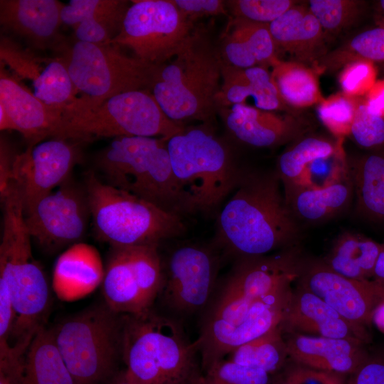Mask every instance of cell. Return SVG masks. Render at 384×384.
Masks as SVG:
<instances>
[{
    "label": "cell",
    "mask_w": 384,
    "mask_h": 384,
    "mask_svg": "<svg viewBox=\"0 0 384 384\" xmlns=\"http://www.w3.org/2000/svg\"><path fill=\"white\" fill-rule=\"evenodd\" d=\"M18 384H75L52 328L41 327L33 338L23 358Z\"/></svg>",
    "instance_id": "30"
},
{
    "label": "cell",
    "mask_w": 384,
    "mask_h": 384,
    "mask_svg": "<svg viewBox=\"0 0 384 384\" xmlns=\"http://www.w3.org/2000/svg\"><path fill=\"white\" fill-rule=\"evenodd\" d=\"M350 135L365 148L384 144V118L370 112L364 99L358 98Z\"/></svg>",
    "instance_id": "41"
},
{
    "label": "cell",
    "mask_w": 384,
    "mask_h": 384,
    "mask_svg": "<svg viewBox=\"0 0 384 384\" xmlns=\"http://www.w3.org/2000/svg\"><path fill=\"white\" fill-rule=\"evenodd\" d=\"M279 326L284 334L355 339L367 344L371 340L331 306L299 285L292 292Z\"/></svg>",
    "instance_id": "22"
},
{
    "label": "cell",
    "mask_w": 384,
    "mask_h": 384,
    "mask_svg": "<svg viewBox=\"0 0 384 384\" xmlns=\"http://www.w3.org/2000/svg\"><path fill=\"white\" fill-rule=\"evenodd\" d=\"M361 4L353 0H311L308 7L323 30L338 31L358 17Z\"/></svg>",
    "instance_id": "38"
},
{
    "label": "cell",
    "mask_w": 384,
    "mask_h": 384,
    "mask_svg": "<svg viewBox=\"0 0 384 384\" xmlns=\"http://www.w3.org/2000/svg\"><path fill=\"white\" fill-rule=\"evenodd\" d=\"M218 47L222 63L246 68L278 59L269 24L230 17Z\"/></svg>",
    "instance_id": "25"
},
{
    "label": "cell",
    "mask_w": 384,
    "mask_h": 384,
    "mask_svg": "<svg viewBox=\"0 0 384 384\" xmlns=\"http://www.w3.org/2000/svg\"><path fill=\"white\" fill-rule=\"evenodd\" d=\"M221 257L213 245L186 243L162 260L163 282L157 300L166 314L180 320L204 311L218 284Z\"/></svg>",
    "instance_id": "12"
},
{
    "label": "cell",
    "mask_w": 384,
    "mask_h": 384,
    "mask_svg": "<svg viewBox=\"0 0 384 384\" xmlns=\"http://www.w3.org/2000/svg\"><path fill=\"white\" fill-rule=\"evenodd\" d=\"M226 131L238 142L255 146L271 147L302 135L304 127L292 117L247 104H237L218 110Z\"/></svg>",
    "instance_id": "20"
},
{
    "label": "cell",
    "mask_w": 384,
    "mask_h": 384,
    "mask_svg": "<svg viewBox=\"0 0 384 384\" xmlns=\"http://www.w3.org/2000/svg\"><path fill=\"white\" fill-rule=\"evenodd\" d=\"M347 384H384V345L368 347L365 359L348 375Z\"/></svg>",
    "instance_id": "45"
},
{
    "label": "cell",
    "mask_w": 384,
    "mask_h": 384,
    "mask_svg": "<svg viewBox=\"0 0 384 384\" xmlns=\"http://www.w3.org/2000/svg\"><path fill=\"white\" fill-rule=\"evenodd\" d=\"M124 314L105 302L89 306L52 327L57 346L75 384L114 378L122 358Z\"/></svg>",
    "instance_id": "10"
},
{
    "label": "cell",
    "mask_w": 384,
    "mask_h": 384,
    "mask_svg": "<svg viewBox=\"0 0 384 384\" xmlns=\"http://www.w3.org/2000/svg\"><path fill=\"white\" fill-rule=\"evenodd\" d=\"M298 285L313 293L370 338L374 310L384 297V285L356 280L331 270L323 260H302Z\"/></svg>",
    "instance_id": "16"
},
{
    "label": "cell",
    "mask_w": 384,
    "mask_h": 384,
    "mask_svg": "<svg viewBox=\"0 0 384 384\" xmlns=\"http://www.w3.org/2000/svg\"><path fill=\"white\" fill-rule=\"evenodd\" d=\"M156 245L111 247L102 292L105 303L120 314L153 309L163 282L162 259Z\"/></svg>",
    "instance_id": "13"
},
{
    "label": "cell",
    "mask_w": 384,
    "mask_h": 384,
    "mask_svg": "<svg viewBox=\"0 0 384 384\" xmlns=\"http://www.w3.org/2000/svg\"><path fill=\"white\" fill-rule=\"evenodd\" d=\"M382 242L351 232L342 233L323 262L334 272L356 280H371Z\"/></svg>",
    "instance_id": "31"
},
{
    "label": "cell",
    "mask_w": 384,
    "mask_h": 384,
    "mask_svg": "<svg viewBox=\"0 0 384 384\" xmlns=\"http://www.w3.org/2000/svg\"><path fill=\"white\" fill-rule=\"evenodd\" d=\"M111 384H136L129 377L126 370L117 373L112 379Z\"/></svg>",
    "instance_id": "52"
},
{
    "label": "cell",
    "mask_w": 384,
    "mask_h": 384,
    "mask_svg": "<svg viewBox=\"0 0 384 384\" xmlns=\"http://www.w3.org/2000/svg\"><path fill=\"white\" fill-rule=\"evenodd\" d=\"M371 280L384 285V242H382V249L377 260Z\"/></svg>",
    "instance_id": "50"
},
{
    "label": "cell",
    "mask_w": 384,
    "mask_h": 384,
    "mask_svg": "<svg viewBox=\"0 0 384 384\" xmlns=\"http://www.w3.org/2000/svg\"><path fill=\"white\" fill-rule=\"evenodd\" d=\"M180 11L193 23L210 16L227 15L225 1L221 0H172Z\"/></svg>",
    "instance_id": "46"
},
{
    "label": "cell",
    "mask_w": 384,
    "mask_h": 384,
    "mask_svg": "<svg viewBox=\"0 0 384 384\" xmlns=\"http://www.w3.org/2000/svg\"><path fill=\"white\" fill-rule=\"evenodd\" d=\"M380 26L384 28V17L380 20Z\"/></svg>",
    "instance_id": "56"
},
{
    "label": "cell",
    "mask_w": 384,
    "mask_h": 384,
    "mask_svg": "<svg viewBox=\"0 0 384 384\" xmlns=\"http://www.w3.org/2000/svg\"><path fill=\"white\" fill-rule=\"evenodd\" d=\"M15 324V312L6 286L0 282V348L10 339Z\"/></svg>",
    "instance_id": "47"
},
{
    "label": "cell",
    "mask_w": 384,
    "mask_h": 384,
    "mask_svg": "<svg viewBox=\"0 0 384 384\" xmlns=\"http://www.w3.org/2000/svg\"><path fill=\"white\" fill-rule=\"evenodd\" d=\"M0 58L19 78L31 82L33 93L45 104L62 107L75 100V85L59 57L39 56L9 37L1 36Z\"/></svg>",
    "instance_id": "18"
},
{
    "label": "cell",
    "mask_w": 384,
    "mask_h": 384,
    "mask_svg": "<svg viewBox=\"0 0 384 384\" xmlns=\"http://www.w3.org/2000/svg\"><path fill=\"white\" fill-rule=\"evenodd\" d=\"M23 215L31 238L48 252L80 242L91 218L85 186L70 177Z\"/></svg>",
    "instance_id": "15"
},
{
    "label": "cell",
    "mask_w": 384,
    "mask_h": 384,
    "mask_svg": "<svg viewBox=\"0 0 384 384\" xmlns=\"http://www.w3.org/2000/svg\"><path fill=\"white\" fill-rule=\"evenodd\" d=\"M225 3L231 17L266 24L295 4L291 0H228Z\"/></svg>",
    "instance_id": "39"
},
{
    "label": "cell",
    "mask_w": 384,
    "mask_h": 384,
    "mask_svg": "<svg viewBox=\"0 0 384 384\" xmlns=\"http://www.w3.org/2000/svg\"><path fill=\"white\" fill-rule=\"evenodd\" d=\"M293 290L271 293L232 267L202 313L195 341L205 373L240 346L282 323Z\"/></svg>",
    "instance_id": "2"
},
{
    "label": "cell",
    "mask_w": 384,
    "mask_h": 384,
    "mask_svg": "<svg viewBox=\"0 0 384 384\" xmlns=\"http://www.w3.org/2000/svg\"><path fill=\"white\" fill-rule=\"evenodd\" d=\"M271 65L272 77L287 105L306 107L324 99L316 75L303 63L277 59Z\"/></svg>",
    "instance_id": "33"
},
{
    "label": "cell",
    "mask_w": 384,
    "mask_h": 384,
    "mask_svg": "<svg viewBox=\"0 0 384 384\" xmlns=\"http://www.w3.org/2000/svg\"><path fill=\"white\" fill-rule=\"evenodd\" d=\"M163 138L120 137L98 153L95 167L105 183L183 217L186 198L174 174Z\"/></svg>",
    "instance_id": "7"
},
{
    "label": "cell",
    "mask_w": 384,
    "mask_h": 384,
    "mask_svg": "<svg viewBox=\"0 0 384 384\" xmlns=\"http://www.w3.org/2000/svg\"><path fill=\"white\" fill-rule=\"evenodd\" d=\"M179 319L153 309L124 314L122 360L136 384H180L201 373Z\"/></svg>",
    "instance_id": "5"
},
{
    "label": "cell",
    "mask_w": 384,
    "mask_h": 384,
    "mask_svg": "<svg viewBox=\"0 0 384 384\" xmlns=\"http://www.w3.org/2000/svg\"><path fill=\"white\" fill-rule=\"evenodd\" d=\"M342 141L306 137L298 139L286 149L278 159L275 172L284 191L298 186L307 166L318 159L336 153L342 146Z\"/></svg>",
    "instance_id": "34"
},
{
    "label": "cell",
    "mask_w": 384,
    "mask_h": 384,
    "mask_svg": "<svg viewBox=\"0 0 384 384\" xmlns=\"http://www.w3.org/2000/svg\"><path fill=\"white\" fill-rule=\"evenodd\" d=\"M372 324L384 334V297L374 310Z\"/></svg>",
    "instance_id": "51"
},
{
    "label": "cell",
    "mask_w": 384,
    "mask_h": 384,
    "mask_svg": "<svg viewBox=\"0 0 384 384\" xmlns=\"http://www.w3.org/2000/svg\"><path fill=\"white\" fill-rule=\"evenodd\" d=\"M105 267L97 250L78 242L58 257L53 272V289L63 301L82 298L102 284Z\"/></svg>",
    "instance_id": "26"
},
{
    "label": "cell",
    "mask_w": 384,
    "mask_h": 384,
    "mask_svg": "<svg viewBox=\"0 0 384 384\" xmlns=\"http://www.w3.org/2000/svg\"><path fill=\"white\" fill-rule=\"evenodd\" d=\"M376 74L371 61L357 58L348 62L339 75L342 92L353 97L366 95L376 82Z\"/></svg>",
    "instance_id": "42"
},
{
    "label": "cell",
    "mask_w": 384,
    "mask_h": 384,
    "mask_svg": "<svg viewBox=\"0 0 384 384\" xmlns=\"http://www.w3.org/2000/svg\"><path fill=\"white\" fill-rule=\"evenodd\" d=\"M0 105L6 110L13 130L20 132L33 146L50 137L62 114V110L49 106L9 75L1 65Z\"/></svg>",
    "instance_id": "23"
},
{
    "label": "cell",
    "mask_w": 384,
    "mask_h": 384,
    "mask_svg": "<svg viewBox=\"0 0 384 384\" xmlns=\"http://www.w3.org/2000/svg\"><path fill=\"white\" fill-rule=\"evenodd\" d=\"M364 100L370 112L384 118V79L375 82Z\"/></svg>",
    "instance_id": "49"
},
{
    "label": "cell",
    "mask_w": 384,
    "mask_h": 384,
    "mask_svg": "<svg viewBox=\"0 0 384 384\" xmlns=\"http://www.w3.org/2000/svg\"><path fill=\"white\" fill-rule=\"evenodd\" d=\"M353 191L349 171L327 186H298L284 191V196L294 218L306 222H320L344 211L350 205Z\"/></svg>",
    "instance_id": "28"
},
{
    "label": "cell",
    "mask_w": 384,
    "mask_h": 384,
    "mask_svg": "<svg viewBox=\"0 0 384 384\" xmlns=\"http://www.w3.org/2000/svg\"><path fill=\"white\" fill-rule=\"evenodd\" d=\"M357 102L358 97L339 92L324 98L318 104L319 119L338 139L350 135Z\"/></svg>",
    "instance_id": "36"
},
{
    "label": "cell",
    "mask_w": 384,
    "mask_h": 384,
    "mask_svg": "<svg viewBox=\"0 0 384 384\" xmlns=\"http://www.w3.org/2000/svg\"><path fill=\"white\" fill-rule=\"evenodd\" d=\"M274 174L243 171L217 213L215 247L235 260L266 255L297 238L295 218Z\"/></svg>",
    "instance_id": "1"
},
{
    "label": "cell",
    "mask_w": 384,
    "mask_h": 384,
    "mask_svg": "<svg viewBox=\"0 0 384 384\" xmlns=\"http://www.w3.org/2000/svg\"><path fill=\"white\" fill-rule=\"evenodd\" d=\"M348 171L349 164L342 146L334 154L318 159L309 165L298 186L323 188L334 183Z\"/></svg>",
    "instance_id": "40"
},
{
    "label": "cell",
    "mask_w": 384,
    "mask_h": 384,
    "mask_svg": "<svg viewBox=\"0 0 384 384\" xmlns=\"http://www.w3.org/2000/svg\"><path fill=\"white\" fill-rule=\"evenodd\" d=\"M6 142L1 139L0 146V193L10 184L13 178V163L15 156H12Z\"/></svg>",
    "instance_id": "48"
},
{
    "label": "cell",
    "mask_w": 384,
    "mask_h": 384,
    "mask_svg": "<svg viewBox=\"0 0 384 384\" xmlns=\"http://www.w3.org/2000/svg\"><path fill=\"white\" fill-rule=\"evenodd\" d=\"M283 334L292 361L346 376L358 368L368 351V344L360 340Z\"/></svg>",
    "instance_id": "21"
},
{
    "label": "cell",
    "mask_w": 384,
    "mask_h": 384,
    "mask_svg": "<svg viewBox=\"0 0 384 384\" xmlns=\"http://www.w3.org/2000/svg\"><path fill=\"white\" fill-rule=\"evenodd\" d=\"M276 48L299 60L313 59L323 40V28L309 7L297 5L269 23Z\"/></svg>",
    "instance_id": "29"
},
{
    "label": "cell",
    "mask_w": 384,
    "mask_h": 384,
    "mask_svg": "<svg viewBox=\"0 0 384 384\" xmlns=\"http://www.w3.org/2000/svg\"><path fill=\"white\" fill-rule=\"evenodd\" d=\"M84 186L96 237L111 247L159 246L186 231L182 216L105 183L93 171Z\"/></svg>",
    "instance_id": "8"
},
{
    "label": "cell",
    "mask_w": 384,
    "mask_h": 384,
    "mask_svg": "<svg viewBox=\"0 0 384 384\" xmlns=\"http://www.w3.org/2000/svg\"><path fill=\"white\" fill-rule=\"evenodd\" d=\"M221 85L216 97L218 110L246 104L252 98L255 107L267 110H282L287 107L270 73L264 66L241 68L222 63Z\"/></svg>",
    "instance_id": "27"
},
{
    "label": "cell",
    "mask_w": 384,
    "mask_h": 384,
    "mask_svg": "<svg viewBox=\"0 0 384 384\" xmlns=\"http://www.w3.org/2000/svg\"><path fill=\"white\" fill-rule=\"evenodd\" d=\"M379 6H380V8L384 11V0H381L379 1Z\"/></svg>",
    "instance_id": "55"
},
{
    "label": "cell",
    "mask_w": 384,
    "mask_h": 384,
    "mask_svg": "<svg viewBox=\"0 0 384 384\" xmlns=\"http://www.w3.org/2000/svg\"><path fill=\"white\" fill-rule=\"evenodd\" d=\"M347 377L309 368L290 360L280 372L272 376V384H347Z\"/></svg>",
    "instance_id": "43"
},
{
    "label": "cell",
    "mask_w": 384,
    "mask_h": 384,
    "mask_svg": "<svg viewBox=\"0 0 384 384\" xmlns=\"http://www.w3.org/2000/svg\"><path fill=\"white\" fill-rule=\"evenodd\" d=\"M185 127L166 116L149 90H142L113 96L95 106L63 108L50 138L72 142L120 137L168 140Z\"/></svg>",
    "instance_id": "9"
},
{
    "label": "cell",
    "mask_w": 384,
    "mask_h": 384,
    "mask_svg": "<svg viewBox=\"0 0 384 384\" xmlns=\"http://www.w3.org/2000/svg\"><path fill=\"white\" fill-rule=\"evenodd\" d=\"M63 5L57 0H1L0 23L32 48L55 51L64 41L59 33Z\"/></svg>",
    "instance_id": "19"
},
{
    "label": "cell",
    "mask_w": 384,
    "mask_h": 384,
    "mask_svg": "<svg viewBox=\"0 0 384 384\" xmlns=\"http://www.w3.org/2000/svg\"><path fill=\"white\" fill-rule=\"evenodd\" d=\"M0 198V282L8 288L15 312L13 332L6 346L0 348V357L20 361L36 332L46 326L51 296L46 277L32 255L31 238L16 184L12 182Z\"/></svg>",
    "instance_id": "3"
},
{
    "label": "cell",
    "mask_w": 384,
    "mask_h": 384,
    "mask_svg": "<svg viewBox=\"0 0 384 384\" xmlns=\"http://www.w3.org/2000/svg\"><path fill=\"white\" fill-rule=\"evenodd\" d=\"M117 35L110 43L159 65L171 58L195 28L172 0L131 1Z\"/></svg>",
    "instance_id": "14"
},
{
    "label": "cell",
    "mask_w": 384,
    "mask_h": 384,
    "mask_svg": "<svg viewBox=\"0 0 384 384\" xmlns=\"http://www.w3.org/2000/svg\"><path fill=\"white\" fill-rule=\"evenodd\" d=\"M228 356V359L235 363L260 368L272 376L290 361L280 326L240 346Z\"/></svg>",
    "instance_id": "35"
},
{
    "label": "cell",
    "mask_w": 384,
    "mask_h": 384,
    "mask_svg": "<svg viewBox=\"0 0 384 384\" xmlns=\"http://www.w3.org/2000/svg\"><path fill=\"white\" fill-rule=\"evenodd\" d=\"M55 53L78 93L69 106L92 107L124 92L149 90L158 66L129 57L112 43L64 41Z\"/></svg>",
    "instance_id": "11"
},
{
    "label": "cell",
    "mask_w": 384,
    "mask_h": 384,
    "mask_svg": "<svg viewBox=\"0 0 384 384\" xmlns=\"http://www.w3.org/2000/svg\"><path fill=\"white\" fill-rule=\"evenodd\" d=\"M347 51L353 54L349 61L357 58L373 63L384 61V28L380 26L358 33L349 42Z\"/></svg>",
    "instance_id": "44"
},
{
    "label": "cell",
    "mask_w": 384,
    "mask_h": 384,
    "mask_svg": "<svg viewBox=\"0 0 384 384\" xmlns=\"http://www.w3.org/2000/svg\"><path fill=\"white\" fill-rule=\"evenodd\" d=\"M166 146L190 214H217L244 171L231 146L208 123L186 126Z\"/></svg>",
    "instance_id": "6"
},
{
    "label": "cell",
    "mask_w": 384,
    "mask_h": 384,
    "mask_svg": "<svg viewBox=\"0 0 384 384\" xmlns=\"http://www.w3.org/2000/svg\"><path fill=\"white\" fill-rule=\"evenodd\" d=\"M205 384H272V375L260 368L223 359L203 375Z\"/></svg>",
    "instance_id": "37"
},
{
    "label": "cell",
    "mask_w": 384,
    "mask_h": 384,
    "mask_svg": "<svg viewBox=\"0 0 384 384\" xmlns=\"http://www.w3.org/2000/svg\"><path fill=\"white\" fill-rule=\"evenodd\" d=\"M218 47L195 27L169 60L157 66L149 91L171 120L209 123L218 112L222 78Z\"/></svg>",
    "instance_id": "4"
},
{
    "label": "cell",
    "mask_w": 384,
    "mask_h": 384,
    "mask_svg": "<svg viewBox=\"0 0 384 384\" xmlns=\"http://www.w3.org/2000/svg\"><path fill=\"white\" fill-rule=\"evenodd\" d=\"M180 384H205L203 375L202 373Z\"/></svg>",
    "instance_id": "53"
},
{
    "label": "cell",
    "mask_w": 384,
    "mask_h": 384,
    "mask_svg": "<svg viewBox=\"0 0 384 384\" xmlns=\"http://www.w3.org/2000/svg\"><path fill=\"white\" fill-rule=\"evenodd\" d=\"M349 171L358 213L370 220L384 222V153L363 156L349 165Z\"/></svg>",
    "instance_id": "32"
},
{
    "label": "cell",
    "mask_w": 384,
    "mask_h": 384,
    "mask_svg": "<svg viewBox=\"0 0 384 384\" xmlns=\"http://www.w3.org/2000/svg\"><path fill=\"white\" fill-rule=\"evenodd\" d=\"M124 0H71L64 4L62 23L74 29L75 40L107 44L119 31L130 6Z\"/></svg>",
    "instance_id": "24"
},
{
    "label": "cell",
    "mask_w": 384,
    "mask_h": 384,
    "mask_svg": "<svg viewBox=\"0 0 384 384\" xmlns=\"http://www.w3.org/2000/svg\"><path fill=\"white\" fill-rule=\"evenodd\" d=\"M71 142L51 138L15 155L12 180L18 188L23 213L71 177L78 161Z\"/></svg>",
    "instance_id": "17"
},
{
    "label": "cell",
    "mask_w": 384,
    "mask_h": 384,
    "mask_svg": "<svg viewBox=\"0 0 384 384\" xmlns=\"http://www.w3.org/2000/svg\"><path fill=\"white\" fill-rule=\"evenodd\" d=\"M0 384H15V383L9 380L3 374L0 373Z\"/></svg>",
    "instance_id": "54"
}]
</instances>
